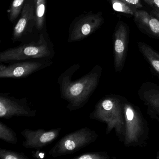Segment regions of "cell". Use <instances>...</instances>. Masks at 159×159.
I'll return each instance as SVG.
<instances>
[{"instance_id": "1", "label": "cell", "mask_w": 159, "mask_h": 159, "mask_svg": "<svg viewBox=\"0 0 159 159\" xmlns=\"http://www.w3.org/2000/svg\"><path fill=\"white\" fill-rule=\"evenodd\" d=\"M75 64L61 73L57 80L60 97L68 103L66 108L70 111L83 107L97 88L102 74V68L96 66L88 73L73 80V75L80 69Z\"/></svg>"}, {"instance_id": "2", "label": "cell", "mask_w": 159, "mask_h": 159, "mask_svg": "<svg viewBox=\"0 0 159 159\" xmlns=\"http://www.w3.org/2000/svg\"><path fill=\"white\" fill-rule=\"evenodd\" d=\"M124 101L116 96L104 97L97 103L90 115V119L107 125V134L114 130L121 141L124 139L125 125Z\"/></svg>"}, {"instance_id": "3", "label": "cell", "mask_w": 159, "mask_h": 159, "mask_svg": "<svg viewBox=\"0 0 159 159\" xmlns=\"http://www.w3.org/2000/svg\"><path fill=\"white\" fill-rule=\"evenodd\" d=\"M125 146H141L148 136V126L141 112L134 105L124 101Z\"/></svg>"}, {"instance_id": "4", "label": "cell", "mask_w": 159, "mask_h": 159, "mask_svg": "<svg viewBox=\"0 0 159 159\" xmlns=\"http://www.w3.org/2000/svg\"><path fill=\"white\" fill-rule=\"evenodd\" d=\"M98 135L88 127H84L63 136L49 152L53 158L73 154L96 140Z\"/></svg>"}, {"instance_id": "5", "label": "cell", "mask_w": 159, "mask_h": 159, "mask_svg": "<svg viewBox=\"0 0 159 159\" xmlns=\"http://www.w3.org/2000/svg\"><path fill=\"white\" fill-rule=\"evenodd\" d=\"M52 55L42 35L38 43L26 44L2 52L0 61L2 63H13L30 59H46L50 58Z\"/></svg>"}, {"instance_id": "6", "label": "cell", "mask_w": 159, "mask_h": 159, "mask_svg": "<svg viewBox=\"0 0 159 159\" xmlns=\"http://www.w3.org/2000/svg\"><path fill=\"white\" fill-rule=\"evenodd\" d=\"M37 110L29 106L28 99L10 96L9 93H0V117L10 119L13 117H34Z\"/></svg>"}, {"instance_id": "7", "label": "cell", "mask_w": 159, "mask_h": 159, "mask_svg": "<svg viewBox=\"0 0 159 159\" xmlns=\"http://www.w3.org/2000/svg\"><path fill=\"white\" fill-rule=\"evenodd\" d=\"M51 61H22L7 66H0L1 79H22L27 78L52 65Z\"/></svg>"}, {"instance_id": "8", "label": "cell", "mask_w": 159, "mask_h": 159, "mask_svg": "<svg viewBox=\"0 0 159 159\" xmlns=\"http://www.w3.org/2000/svg\"><path fill=\"white\" fill-rule=\"evenodd\" d=\"M62 128H53L49 130H37L26 128L21 132L25 139L23 146L26 148L42 149L56 140L60 134Z\"/></svg>"}, {"instance_id": "9", "label": "cell", "mask_w": 159, "mask_h": 159, "mask_svg": "<svg viewBox=\"0 0 159 159\" xmlns=\"http://www.w3.org/2000/svg\"><path fill=\"white\" fill-rule=\"evenodd\" d=\"M139 97L147 107L152 117L159 116V86L150 82L144 83L139 89Z\"/></svg>"}, {"instance_id": "10", "label": "cell", "mask_w": 159, "mask_h": 159, "mask_svg": "<svg viewBox=\"0 0 159 159\" xmlns=\"http://www.w3.org/2000/svg\"><path fill=\"white\" fill-rule=\"evenodd\" d=\"M127 32L124 25L120 24L114 36V67L117 72L122 69L126 57Z\"/></svg>"}, {"instance_id": "11", "label": "cell", "mask_w": 159, "mask_h": 159, "mask_svg": "<svg viewBox=\"0 0 159 159\" xmlns=\"http://www.w3.org/2000/svg\"><path fill=\"white\" fill-rule=\"evenodd\" d=\"M102 21V18L98 15L89 16L81 19L71 33V40H78L90 35L100 26Z\"/></svg>"}, {"instance_id": "12", "label": "cell", "mask_w": 159, "mask_h": 159, "mask_svg": "<svg viewBox=\"0 0 159 159\" xmlns=\"http://www.w3.org/2000/svg\"><path fill=\"white\" fill-rule=\"evenodd\" d=\"M134 15L140 26L150 34L159 37V20L143 10L136 11Z\"/></svg>"}, {"instance_id": "13", "label": "cell", "mask_w": 159, "mask_h": 159, "mask_svg": "<svg viewBox=\"0 0 159 159\" xmlns=\"http://www.w3.org/2000/svg\"><path fill=\"white\" fill-rule=\"evenodd\" d=\"M34 8L30 3L25 4L23 8L22 16L16 25L14 31L15 39L19 38L24 32L30 20L34 18Z\"/></svg>"}, {"instance_id": "14", "label": "cell", "mask_w": 159, "mask_h": 159, "mask_svg": "<svg viewBox=\"0 0 159 159\" xmlns=\"http://www.w3.org/2000/svg\"><path fill=\"white\" fill-rule=\"evenodd\" d=\"M140 52L147 59L153 69L159 74V53L145 43H139Z\"/></svg>"}, {"instance_id": "15", "label": "cell", "mask_w": 159, "mask_h": 159, "mask_svg": "<svg viewBox=\"0 0 159 159\" xmlns=\"http://www.w3.org/2000/svg\"><path fill=\"white\" fill-rule=\"evenodd\" d=\"M0 139L12 144H17L18 140L16 133L2 121H0Z\"/></svg>"}, {"instance_id": "16", "label": "cell", "mask_w": 159, "mask_h": 159, "mask_svg": "<svg viewBox=\"0 0 159 159\" xmlns=\"http://www.w3.org/2000/svg\"><path fill=\"white\" fill-rule=\"evenodd\" d=\"M0 158L1 159H29L24 152H19L5 148H0Z\"/></svg>"}, {"instance_id": "17", "label": "cell", "mask_w": 159, "mask_h": 159, "mask_svg": "<svg viewBox=\"0 0 159 159\" xmlns=\"http://www.w3.org/2000/svg\"><path fill=\"white\" fill-rule=\"evenodd\" d=\"M73 159H109L106 152H93L82 153L72 158Z\"/></svg>"}, {"instance_id": "18", "label": "cell", "mask_w": 159, "mask_h": 159, "mask_svg": "<svg viewBox=\"0 0 159 159\" xmlns=\"http://www.w3.org/2000/svg\"><path fill=\"white\" fill-rule=\"evenodd\" d=\"M113 10L119 12L131 15H134V11L131 6L124 3L120 0H111Z\"/></svg>"}, {"instance_id": "19", "label": "cell", "mask_w": 159, "mask_h": 159, "mask_svg": "<svg viewBox=\"0 0 159 159\" xmlns=\"http://www.w3.org/2000/svg\"><path fill=\"white\" fill-rule=\"evenodd\" d=\"M25 0H14L10 11V19L13 21L18 16L23 7Z\"/></svg>"}, {"instance_id": "20", "label": "cell", "mask_w": 159, "mask_h": 159, "mask_svg": "<svg viewBox=\"0 0 159 159\" xmlns=\"http://www.w3.org/2000/svg\"><path fill=\"white\" fill-rule=\"evenodd\" d=\"M45 0H43L39 4L37 5V24L39 28H41L43 25L44 14L45 12Z\"/></svg>"}, {"instance_id": "21", "label": "cell", "mask_w": 159, "mask_h": 159, "mask_svg": "<svg viewBox=\"0 0 159 159\" xmlns=\"http://www.w3.org/2000/svg\"><path fill=\"white\" fill-rule=\"evenodd\" d=\"M124 3L131 7H134L136 8H141L142 7L140 0H120Z\"/></svg>"}, {"instance_id": "22", "label": "cell", "mask_w": 159, "mask_h": 159, "mask_svg": "<svg viewBox=\"0 0 159 159\" xmlns=\"http://www.w3.org/2000/svg\"><path fill=\"white\" fill-rule=\"evenodd\" d=\"M32 157L35 159H43L46 157V153L44 151L41 150V149H36V151H33L31 152Z\"/></svg>"}, {"instance_id": "23", "label": "cell", "mask_w": 159, "mask_h": 159, "mask_svg": "<svg viewBox=\"0 0 159 159\" xmlns=\"http://www.w3.org/2000/svg\"><path fill=\"white\" fill-rule=\"evenodd\" d=\"M144 1L154 9H159V0H144Z\"/></svg>"}, {"instance_id": "24", "label": "cell", "mask_w": 159, "mask_h": 159, "mask_svg": "<svg viewBox=\"0 0 159 159\" xmlns=\"http://www.w3.org/2000/svg\"><path fill=\"white\" fill-rule=\"evenodd\" d=\"M152 12L159 20V9H154Z\"/></svg>"}, {"instance_id": "25", "label": "cell", "mask_w": 159, "mask_h": 159, "mask_svg": "<svg viewBox=\"0 0 159 159\" xmlns=\"http://www.w3.org/2000/svg\"><path fill=\"white\" fill-rule=\"evenodd\" d=\"M43 0H37V5H38V4H39L41 2L43 1Z\"/></svg>"}, {"instance_id": "26", "label": "cell", "mask_w": 159, "mask_h": 159, "mask_svg": "<svg viewBox=\"0 0 159 159\" xmlns=\"http://www.w3.org/2000/svg\"><path fill=\"white\" fill-rule=\"evenodd\" d=\"M156 158L158 159H159V152H158L156 154Z\"/></svg>"}]
</instances>
